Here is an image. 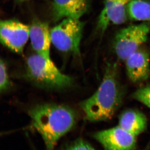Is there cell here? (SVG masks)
<instances>
[{
	"label": "cell",
	"instance_id": "1",
	"mask_svg": "<svg viewBox=\"0 0 150 150\" xmlns=\"http://www.w3.org/2000/svg\"><path fill=\"white\" fill-rule=\"evenodd\" d=\"M123 97L117 67L115 64H109L96 91L90 97L81 102L79 106L88 121H107L111 119L119 109Z\"/></svg>",
	"mask_w": 150,
	"mask_h": 150
},
{
	"label": "cell",
	"instance_id": "2",
	"mask_svg": "<svg viewBox=\"0 0 150 150\" xmlns=\"http://www.w3.org/2000/svg\"><path fill=\"white\" fill-rule=\"evenodd\" d=\"M32 125L40 134L46 150H54L57 142L74 126V111L64 105H36L28 112Z\"/></svg>",
	"mask_w": 150,
	"mask_h": 150
},
{
	"label": "cell",
	"instance_id": "3",
	"mask_svg": "<svg viewBox=\"0 0 150 150\" xmlns=\"http://www.w3.org/2000/svg\"><path fill=\"white\" fill-rule=\"evenodd\" d=\"M26 74L35 86L47 89H64L73 83L72 78L61 72L51 58L37 53L27 59Z\"/></svg>",
	"mask_w": 150,
	"mask_h": 150
},
{
	"label": "cell",
	"instance_id": "4",
	"mask_svg": "<svg viewBox=\"0 0 150 150\" xmlns=\"http://www.w3.org/2000/svg\"><path fill=\"white\" fill-rule=\"evenodd\" d=\"M83 26L79 19L64 18L50 30L51 43L59 51L79 54Z\"/></svg>",
	"mask_w": 150,
	"mask_h": 150
},
{
	"label": "cell",
	"instance_id": "5",
	"mask_svg": "<svg viewBox=\"0 0 150 150\" xmlns=\"http://www.w3.org/2000/svg\"><path fill=\"white\" fill-rule=\"evenodd\" d=\"M150 31V24L144 22L122 28L113 39V48L118 58L125 61L147 41Z\"/></svg>",
	"mask_w": 150,
	"mask_h": 150
},
{
	"label": "cell",
	"instance_id": "6",
	"mask_svg": "<svg viewBox=\"0 0 150 150\" xmlns=\"http://www.w3.org/2000/svg\"><path fill=\"white\" fill-rule=\"evenodd\" d=\"M30 26L14 20H0V42L21 54L29 38Z\"/></svg>",
	"mask_w": 150,
	"mask_h": 150
},
{
	"label": "cell",
	"instance_id": "7",
	"mask_svg": "<svg viewBox=\"0 0 150 150\" xmlns=\"http://www.w3.org/2000/svg\"><path fill=\"white\" fill-rule=\"evenodd\" d=\"M93 137L105 150H134L136 148L137 137L118 126L98 131Z\"/></svg>",
	"mask_w": 150,
	"mask_h": 150
},
{
	"label": "cell",
	"instance_id": "8",
	"mask_svg": "<svg viewBox=\"0 0 150 150\" xmlns=\"http://www.w3.org/2000/svg\"><path fill=\"white\" fill-rule=\"evenodd\" d=\"M132 0H105L104 7L98 18L97 28L104 33L110 23L121 25L128 18L127 7Z\"/></svg>",
	"mask_w": 150,
	"mask_h": 150
},
{
	"label": "cell",
	"instance_id": "9",
	"mask_svg": "<svg viewBox=\"0 0 150 150\" xmlns=\"http://www.w3.org/2000/svg\"><path fill=\"white\" fill-rule=\"evenodd\" d=\"M128 78L134 83L143 82L150 74L149 54L143 49H138L125 60Z\"/></svg>",
	"mask_w": 150,
	"mask_h": 150
},
{
	"label": "cell",
	"instance_id": "10",
	"mask_svg": "<svg viewBox=\"0 0 150 150\" xmlns=\"http://www.w3.org/2000/svg\"><path fill=\"white\" fill-rule=\"evenodd\" d=\"M29 38L37 54L50 58L51 33L47 23L37 20L33 22L30 26Z\"/></svg>",
	"mask_w": 150,
	"mask_h": 150
},
{
	"label": "cell",
	"instance_id": "11",
	"mask_svg": "<svg viewBox=\"0 0 150 150\" xmlns=\"http://www.w3.org/2000/svg\"><path fill=\"white\" fill-rule=\"evenodd\" d=\"M88 8V0H53V14L56 21L67 18L79 19Z\"/></svg>",
	"mask_w": 150,
	"mask_h": 150
},
{
	"label": "cell",
	"instance_id": "12",
	"mask_svg": "<svg viewBox=\"0 0 150 150\" xmlns=\"http://www.w3.org/2000/svg\"><path fill=\"white\" fill-rule=\"evenodd\" d=\"M118 126L137 137L146 129L147 119L141 111L129 109L124 111L120 115Z\"/></svg>",
	"mask_w": 150,
	"mask_h": 150
},
{
	"label": "cell",
	"instance_id": "13",
	"mask_svg": "<svg viewBox=\"0 0 150 150\" xmlns=\"http://www.w3.org/2000/svg\"><path fill=\"white\" fill-rule=\"evenodd\" d=\"M128 16L150 24V0H132L127 7Z\"/></svg>",
	"mask_w": 150,
	"mask_h": 150
},
{
	"label": "cell",
	"instance_id": "14",
	"mask_svg": "<svg viewBox=\"0 0 150 150\" xmlns=\"http://www.w3.org/2000/svg\"><path fill=\"white\" fill-rule=\"evenodd\" d=\"M132 97L150 108V85L138 89L132 94Z\"/></svg>",
	"mask_w": 150,
	"mask_h": 150
},
{
	"label": "cell",
	"instance_id": "15",
	"mask_svg": "<svg viewBox=\"0 0 150 150\" xmlns=\"http://www.w3.org/2000/svg\"><path fill=\"white\" fill-rule=\"evenodd\" d=\"M9 85V79L6 67L4 63L0 60V91L6 88Z\"/></svg>",
	"mask_w": 150,
	"mask_h": 150
},
{
	"label": "cell",
	"instance_id": "16",
	"mask_svg": "<svg viewBox=\"0 0 150 150\" xmlns=\"http://www.w3.org/2000/svg\"><path fill=\"white\" fill-rule=\"evenodd\" d=\"M64 150H96L86 141L81 139L71 143Z\"/></svg>",
	"mask_w": 150,
	"mask_h": 150
},
{
	"label": "cell",
	"instance_id": "17",
	"mask_svg": "<svg viewBox=\"0 0 150 150\" xmlns=\"http://www.w3.org/2000/svg\"><path fill=\"white\" fill-rule=\"evenodd\" d=\"M7 133L6 132H0V137L4 136V135H6Z\"/></svg>",
	"mask_w": 150,
	"mask_h": 150
},
{
	"label": "cell",
	"instance_id": "18",
	"mask_svg": "<svg viewBox=\"0 0 150 150\" xmlns=\"http://www.w3.org/2000/svg\"><path fill=\"white\" fill-rule=\"evenodd\" d=\"M18 1H28V0H18Z\"/></svg>",
	"mask_w": 150,
	"mask_h": 150
}]
</instances>
